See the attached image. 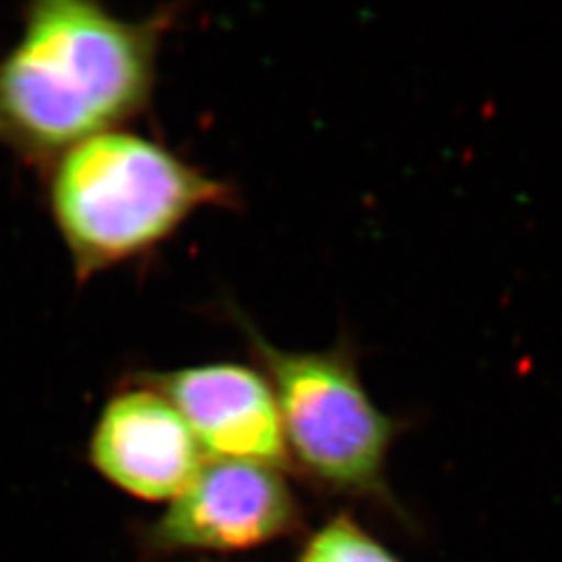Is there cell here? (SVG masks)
<instances>
[{
  "label": "cell",
  "instance_id": "277c9868",
  "mask_svg": "<svg viewBox=\"0 0 562 562\" xmlns=\"http://www.w3.org/2000/svg\"><path fill=\"white\" fill-rule=\"evenodd\" d=\"M299 522L301 508L281 469L206 459L148 538L171 554L236 552L290 536Z\"/></svg>",
  "mask_w": 562,
  "mask_h": 562
},
{
  "label": "cell",
  "instance_id": "3957f363",
  "mask_svg": "<svg viewBox=\"0 0 562 562\" xmlns=\"http://www.w3.org/2000/svg\"><path fill=\"white\" fill-rule=\"evenodd\" d=\"M252 357L273 387L290 467L346 496H385V469L402 423L364 387L355 350H288L244 325Z\"/></svg>",
  "mask_w": 562,
  "mask_h": 562
},
{
  "label": "cell",
  "instance_id": "5b68a950",
  "mask_svg": "<svg viewBox=\"0 0 562 562\" xmlns=\"http://www.w3.org/2000/svg\"><path fill=\"white\" fill-rule=\"evenodd\" d=\"M88 459L106 482L146 503L176 501L206 461L180 411L136 378L104 402Z\"/></svg>",
  "mask_w": 562,
  "mask_h": 562
},
{
  "label": "cell",
  "instance_id": "8992f818",
  "mask_svg": "<svg viewBox=\"0 0 562 562\" xmlns=\"http://www.w3.org/2000/svg\"><path fill=\"white\" fill-rule=\"evenodd\" d=\"M136 380L180 411L206 459L290 469L273 387L257 364L209 362L144 371Z\"/></svg>",
  "mask_w": 562,
  "mask_h": 562
},
{
  "label": "cell",
  "instance_id": "7a4b0ae2",
  "mask_svg": "<svg viewBox=\"0 0 562 562\" xmlns=\"http://www.w3.org/2000/svg\"><path fill=\"white\" fill-rule=\"evenodd\" d=\"M46 169L50 217L80 280L153 252L202 209L236 201L229 183L127 130L80 142Z\"/></svg>",
  "mask_w": 562,
  "mask_h": 562
},
{
  "label": "cell",
  "instance_id": "6da1fadb",
  "mask_svg": "<svg viewBox=\"0 0 562 562\" xmlns=\"http://www.w3.org/2000/svg\"><path fill=\"white\" fill-rule=\"evenodd\" d=\"M176 9L125 20L92 0H41L0 59V146L48 167L150 104Z\"/></svg>",
  "mask_w": 562,
  "mask_h": 562
},
{
  "label": "cell",
  "instance_id": "52a82bcc",
  "mask_svg": "<svg viewBox=\"0 0 562 562\" xmlns=\"http://www.w3.org/2000/svg\"><path fill=\"white\" fill-rule=\"evenodd\" d=\"M299 562L402 561L375 538H371L359 522L340 515L308 540Z\"/></svg>",
  "mask_w": 562,
  "mask_h": 562
}]
</instances>
